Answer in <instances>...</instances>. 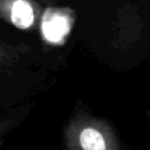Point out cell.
<instances>
[{"label":"cell","instance_id":"6da1fadb","mask_svg":"<svg viewBox=\"0 0 150 150\" xmlns=\"http://www.w3.org/2000/svg\"><path fill=\"white\" fill-rule=\"evenodd\" d=\"M65 150H121L113 127L105 119L79 111L63 129Z\"/></svg>","mask_w":150,"mask_h":150},{"label":"cell","instance_id":"7a4b0ae2","mask_svg":"<svg viewBox=\"0 0 150 150\" xmlns=\"http://www.w3.org/2000/svg\"><path fill=\"white\" fill-rule=\"evenodd\" d=\"M74 16L67 8H46L41 16V37L49 45H63L71 33Z\"/></svg>","mask_w":150,"mask_h":150},{"label":"cell","instance_id":"3957f363","mask_svg":"<svg viewBox=\"0 0 150 150\" xmlns=\"http://www.w3.org/2000/svg\"><path fill=\"white\" fill-rule=\"evenodd\" d=\"M3 12L12 25L26 30L36 23V9L30 0H3Z\"/></svg>","mask_w":150,"mask_h":150}]
</instances>
